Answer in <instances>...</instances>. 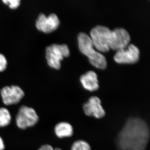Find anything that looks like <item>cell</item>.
I'll return each instance as SVG.
<instances>
[{
    "instance_id": "cell-1",
    "label": "cell",
    "mask_w": 150,
    "mask_h": 150,
    "mask_svg": "<svg viewBox=\"0 0 150 150\" xmlns=\"http://www.w3.org/2000/svg\"><path fill=\"white\" fill-rule=\"evenodd\" d=\"M146 123L139 118H129L117 136L116 144L119 150H145L149 140Z\"/></svg>"
},
{
    "instance_id": "cell-2",
    "label": "cell",
    "mask_w": 150,
    "mask_h": 150,
    "mask_svg": "<svg viewBox=\"0 0 150 150\" xmlns=\"http://www.w3.org/2000/svg\"><path fill=\"white\" fill-rule=\"evenodd\" d=\"M78 43L80 50L88 57L89 62L96 68L104 69L107 65L104 55L94 49L90 37L85 33L81 32L78 35Z\"/></svg>"
},
{
    "instance_id": "cell-3",
    "label": "cell",
    "mask_w": 150,
    "mask_h": 150,
    "mask_svg": "<svg viewBox=\"0 0 150 150\" xmlns=\"http://www.w3.org/2000/svg\"><path fill=\"white\" fill-rule=\"evenodd\" d=\"M45 57L48 66L55 69L61 68V61L70 54L69 49L65 44H53L46 48Z\"/></svg>"
},
{
    "instance_id": "cell-4",
    "label": "cell",
    "mask_w": 150,
    "mask_h": 150,
    "mask_svg": "<svg viewBox=\"0 0 150 150\" xmlns=\"http://www.w3.org/2000/svg\"><path fill=\"white\" fill-rule=\"evenodd\" d=\"M111 31L108 28L101 25H97L91 30L90 38L98 50L101 52L109 51Z\"/></svg>"
},
{
    "instance_id": "cell-5",
    "label": "cell",
    "mask_w": 150,
    "mask_h": 150,
    "mask_svg": "<svg viewBox=\"0 0 150 150\" xmlns=\"http://www.w3.org/2000/svg\"><path fill=\"white\" fill-rule=\"evenodd\" d=\"M38 120L39 117L35 110L25 105H23L20 108L16 119L17 126L21 129L35 126Z\"/></svg>"
},
{
    "instance_id": "cell-6",
    "label": "cell",
    "mask_w": 150,
    "mask_h": 150,
    "mask_svg": "<svg viewBox=\"0 0 150 150\" xmlns=\"http://www.w3.org/2000/svg\"><path fill=\"white\" fill-rule=\"evenodd\" d=\"M131 38L129 32L123 28H116L111 31L109 48L115 51L126 48Z\"/></svg>"
},
{
    "instance_id": "cell-7",
    "label": "cell",
    "mask_w": 150,
    "mask_h": 150,
    "mask_svg": "<svg viewBox=\"0 0 150 150\" xmlns=\"http://www.w3.org/2000/svg\"><path fill=\"white\" fill-rule=\"evenodd\" d=\"M139 55L138 47L134 44H129L126 48L117 51L114 59L120 64H134L139 60Z\"/></svg>"
},
{
    "instance_id": "cell-8",
    "label": "cell",
    "mask_w": 150,
    "mask_h": 150,
    "mask_svg": "<svg viewBox=\"0 0 150 150\" xmlns=\"http://www.w3.org/2000/svg\"><path fill=\"white\" fill-rule=\"evenodd\" d=\"M60 24V21L56 14L52 13L46 16L40 13L35 21V26L38 30L44 33H49L57 29Z\"/></svg>"
},
{
    "instance_id": "cell-9",
    "label": "cell",
    "mask_w": 150,
    "mask_h": 150,
    "mask_svg": "<svg viewBox=\"0 0 150 150\" xmlns=\"http://www.w3.org/2000/svg\"><path fill=\"white\" fill-rule=\"evenodd\" d=\"M1 94L4 104L6 105L18 103L24 96V92L17 86H6L1 90Z\"/></svg>"
},
{
    "instance_id": "cell-10",
    "label": "cell",
    "mask_w": 150,
    "mask_h": 150,
    "mask_svg": "<svg viewBox=\"0 0 150 150\" xmlns=\"http://www.w3.org/2000/svg\"><path fill=\"white\" fill-rule=\"evenodd\" d=\"M85 114L87 116L96 118H103L105 111L101 105V100L97 96H92L83 105Z\"/></svg>"
},
{
    "instance_id": "cell-11",
    "label": "cell",
    "mask_w": 150,
    "mask_h": 150,
    "mask_svg": "<svg viewBox=\"0 0 150 150\" xmlns=\"http://www.w3.org/2000/svg\"><path fill=\"white\" fill-rule=\"evenodd\" d=\"M80 81L84 88L89 91H95L99 88L97 75L93 71H88L81 75Z\"/></svg>"
},
{
    "instance_id": "cell-12",
    "label": "cell",
    "mask_w": 150,
    "mask_h": 150,
    "mask_svg": "<svg viewBox=\"0 0 150 150\" xmlns=\"http://www.w3.org/2000/svg\"><path fill=\"white\" fill-rule=\"evenodd\" d=\"M55 134L59 138L71 137L74 131L71 125L67 122H60L56 124L54 128Z\"/></svg>"
},
{
    "instance_id": "cell-13",
    "label": "cell",
    "mask_w": 150,
    "mask_h": 150,
    "mask_svg": "<svg viewBox=\"0 0 150 150\" xmlns=\"http://www.w3.org/2000/svg\"><path fill=\"white\" fill-rule=\"evenodd\" d=\"M11 120L10 112L5 108H0V127L8 126Z\"/></svg>"
},
{
    "instance_id": "cell-14",
    "label": "cell",
    "mask_w": 150,
    "mask_h": 150,
    "mask_svg": "<svg viewBox=\"0 0 150 150\" xmlns=\"http://www.w3.org/2000/svg\"><path fill=\"white\" fill-rule=\"evenodd\" d=\"M71 150H91V148L87 142L83 140H79L74 142Z\"/></svg>"
},
{
    "instance_id": "cell-15",
    "label": "cell",
    "mask_w": 150,
    "mask_h": 150,
    "mask_svg": "<svg viewBox=\"0 0 150 150\" xmlns=\"http://www.w3.org/2000/svg\"><path fill=\"white\" fill-rule=\"evenodd\" d=\"M2 1L11 9L17 8L20 5L21 3L20 0H3Z\"/></svg>"
},
{
    "instance_id": "cell-16",
    "label": "cell",
    "mask_w": 150,
    "mask_h": 150,
    "mask_svg": "<svg viewBox=\"0 0 150 150\" xmlns=\"http://www.w3.org/2000/svg\"><path fill=\"white\" fill-rule=\"evenodd\" d=\"M7 61L5 56L0 53V72L4 71L6 69Z\"/></svg>"
},
{
    "instance_id": "cell-17",
    "label": "cell",
    "mask_w": 150,
    "mask_h": 150,
    "mask_svg": "<svg viewBox=\"0 0 150 150\" xmlns=\"http://www.w3.org/2000/svg\"><path fill=\"white\" fill-rule=\"evenodd\" d=\"M54 149L50 145H44L40 147L38 150H54Z\"/></svg>"
},
{
    "instance_id": "cell-18",
    "label": "cell",
    "mask_w": 150,
    "mask_h": 150,
    "mask_svg": "<svg viewBox=\"0 0 150 150\" xmlns=\"http://www.w3.org/2000/svg\"><path fill=\"white\" fill-rule=\"evenodd\" d=\"M5 149V145L4 141L1 137H0V150H4Z\"/></svg>"
},
{
    "instance_id": "cell-19",
    "label": "cell",
    "mask_w": 150,
    "mask_h": 150,
    "mask_svg": "<svg viewBox=\"0 0 150 150\" xmlns=\"http://www.w3.org/2000/svg\"><path fill=\"white\" fill-rule=\"evenodd\" d=\"M54 150H62L61 149H59V148H56V149H54Z\"/></svg>"
}]
</instances>
